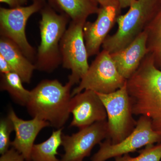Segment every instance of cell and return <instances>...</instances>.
<instances>
[{"label":"cell","mask_w":161,"mask_h":161,"mask_svg":"<svg viewBox=\"0 0 161 161\" xmlns=\"http://www.w3.org/2000/svg\"><path fill=\"white\" fill-rule=\"evenodd\" d=\"M133 115L150 119L153 130L161 135V70L148 53L127 80Z\"/></svg>","instance_id":"cell-1"},{"label":"cell","mask_w":161,"mask_h":161,"mask_svg":"<svg viewBox=\"0 0 161 161\" xmlns=\"http://www.w3.org/2000/svg\"><path fill=\"white\" fill-rule=\"evenodd\" d=\"M71 84L57 79L42 80L31 91L26 107L32 118L46 121L57 130L63 128L69 118Z\"/></svg>","instance_id":"cell-2"},{"label":"cell","mask_w":161,"mask_h":161,"mask_svg":"<svg viewBox=\"0 0 161 161\" xmlns=\"http://www.w3.org/2000/svg\"><path fill=\"white\" fill-rule=\"evenodd\" d=\"M40 21V42L34 64L36 69L51 73L61 64L60 44L70 19L58 14L50 6L41 9Z\"/></svg>","instance_id":"cell-3"},{"label":"cell","mask_w":161,"mask_h":161,"mask_svg":"<svg viewBox=\"0 0 161 161\" xmlns=\"http://www.w3.org/2000/svg\"><path fill=\"white\" fill-rule=\"evenodd\" d=\"M161 0H135L125 14L118 17V28L108 36L102 44L103 49L110 54L123 49L138 36L152 20Z\"/></svg>","instance_id":"cell-4"},{"label":"cell","mask_w":161,"mask_h":161,"mask_svg":"<svg viewBox=\"0 0 161 161\" xmlns=\"http://www.w3.org/2000/svg\"><path fill=\"white\" fill-rule=\"evenodd\" d=\"M96 93L106 110L108 127L107 139L112 144H118L132 133L137 124L132 116L127 82L122 87L112 93Z\"/></svg>","instance_id":"cell-5"},{"label":"cell","mask_w":161,"mask_h":161,"mask_svg":"<svg viewBox=\"0 0 161 161\" xmlns=\"http://www.w3.org/2000/svg\"><path fill=\"white\" fill-rule=\"evenodd\" d=\"M85 24L71 21L60 42L61 64L71 71L68 82L73 86L80 83L90 66L83 36Z\"/></svg>","instance_id":"cell-6"},{"label":"cell","mask_w":161,"mask_h":161,"mask_svg":"<svg viewBox=\"0 0 161 161\" xmlns=\"http://www.w3.org/2000/svg\"><path fill=\"white\" fill-rule=\"evenodd\" d=\"M127 80L118 72L111 54L103 49L91 64L78 86L72 91L71 96L86 90L109 94L122 87Z\"/></svg>","instance_id":"cell-7"},{"label":"cell","mask_w":161,"mask_h":161,"mask_svg":"<svg viewBox=\"0 0 161 161\" xmlns=\"http://www.w3.org/2000/svg\"><path fill=\"white\" fill-rule=\"evenodd\" d=\"M44 5L33 3L28 6L0 8V35L15 43L23 54L34 64L36 51L30 44L26 34V23L30 17L41 10Z\"/></svg>","instance_id":"cell-8"},{"label":"cell","mask_w":161,"mask_h":161,"mask_svg":"<svg viewBox=\"0 0 161 161\" xmlns=\"http://www.w3.org/2000/svg\"><path fill=\"white\" fill-rule=\"evenodd\" d=\"M161 143V135L152 128L151 120L141 116L134 130L118 144H112L106 139L99 145L98 152L92 156V161H106L108 159L135 152L137 149L154 143Z\"/></svg>","instance_id":"cell-9"},{"label":"cell","mask_w":161,"mask_h":161,"mask_svg":"<svg viewBox=\"0 0 161 161\" xmlns=\"http://www.w3.org/2000/svg\"><path fill=\"white\" fill-rule=\"evenodd\" d=\"M108 137L107 120L96 122L80 129L71 135L62 134V145L64 153L60 161H83L90 156L95 145Z\"/></svg>","instance_id":"cell-10"},{"label":"cell","mask_w":161,"mask_h":161,"mask_svg":"<svg viewBox=\"0 0 161 161\" xmlns=\"http://www.w3.org/2000/svg\"><path fill=\"white\" fill-rule=\"evenodd\" d=\"M121 9L117 0L101 6L95 21H86L84 24L83 36L89 57L99 53L101 47L121 15Z\"/></svg>","instance_id":"cell-11"},{"label":"cell","mask_w":161,"mask_h":161,"mask_svg":"<svg viewBox=\"0 0 161 161\" xmlns=\"http://www.w3.org/2000/svg\"><path fill=\"white\" fill-rule=\"evenodd\" d=\"M69 112L73 115L70 127L80 129L96 122L106 120L107 113L103 103L96 92L84 90L72 96Z\"/></svg>","instance_id":"cell-12"},{"label":"cell","mask_w":161,"mask_h":161,"mask_svg":"<svg viewBox=\"0 0 161 161\" xmlns=\"http://www.w3.org/2000/svg\"><path fill=\"white\" fill-rule=\"evenodd\" d=\"M7 115L13 123L15 133L11 147L21 153L26 161H30L32 149L36 138L43 129L51 126L50 124L37 118L24 120L18 117L12 108L9 109Z\"/></svg>","instance_id":"cell-13"},{"label":"cell","mask_w":161,"mask_h":161,"mask_svg":"<svg viewBox=\"0 0 161 161\" xmlns=\"http://www.w3.org/2000/svg\"><path fill=\"white\" fill-rule=\"evenodd\" d=\"M147 40V32L144 31L126 47L111 54L118 72L126 80L137 70L148 53Z\"/></svg>","instance_id":"cell-14"},{"label":"cell","mask_w":161,"mask_h":161,"mask_svg":"<svg viewBox=\"0 0 161 161\" xmlns=\"http://www.w3.org/2000/svg\"><path fill=\"white\" fill-rule=\"evenodd\" d=\"M0 54L8 61L12 71L21 77L23 83H30L36 66L15 43L8 38L1 36Z\"/></svg>","instance_id":"cell-15"},{"label":"cell","mask_w":161,"mask_h":161,"mask_svg":"<svg viewBox=\"0 0 161 161\" xmlns=\"http://www.w3.org/2000/svg\"><path fill=\"white\" fill-rule=\"evenodd\" d=\"M52 6L71 21L86 23L89 16L97 14L99 7L94 0H48Z\"/></svg>","instance_id":"cell-16"},{"label":"cell","mask_w":161,"mask_h":161,"mask_svg":"<svg viewBox=\"0 0 161 161\" xmlns=\"http://www.w3.org/2000/svg\"><path fill=\"white\" fill-rule=\"evenodd\" d=\"M63 128L53 131L46 141L34 144L32 149L30 161H60L57 158L58 149L62 145Z\"/></svg>","instance_id":"cell-17"},{"label":"cell","mask_w":161,"mask_h":161,"mask_svg":"<svg viewBox=\"0 0 161 161\" xmlns=\"http://www.w3.org/2000/svg\"><path fill=\"white\" fill-rule=\"evenodd\" d=\"M144 31L147 35V47L154 64L161 70V0L158 9Z\"/></svg>","instance_id":"cell-18"},{"label":"cell","mask_w":161,"mask_h":161,"mask_svg":"<svg viewBox=\"0 0 161 161\" xmlns=\"http://www.w3.org/2000/svg\"><path fill=\"white\" fill-rule=\"evenodd\" d=\"M1 91L8 92L15 103L26 106L29 100L31 91L23 86L21 77L14 72L1 75Z\"/></svg>","instance_id":"cell-19"},{"label":"cell","mask_w":161,"mask_h":161,"mask_svg":"<svg viewBox=\"0 0 161 161\" xmlns=\"http://www.w3.org/2000/svg\"><path fill=\"white\" fill-rule=\"evenodd\" d=\"M138 152L139 154L135 157H132L127 153L115 157V161H160L161 143L148 145Z\"/></svg>","instance_id":"cell-20"},{"label":"cell","mask_w":161,"mask_h":161,"mask_svg":"<svg viewBox=\"0 0 161 161\" xmlns=\"http://www.w3.org/2000/svg\"><path fill=\"white\" fill-rule=\"evenodd\" d=\"M14 131L13 123L9 116L2 117L0 120V153L4 154L11 147L10 134Z\"/></svg>","instance_id":"cell-21"},{"label":"cell","mask_w":161,"mask_h":161,"mask_svg":"<svg viewBox=\"0 0 161 161\" xmlns=\"http://www.w3.org/2000/svg\"><path fill=\"white\" fill-rule=\"evenodd\" d=\"M0 161H26L24 157L11 147L7 152L2 154L0 158Z\"/></svg>","instance_id":"cell-22"},{"label":"cell","mask_w":161,"mask_h":161,"mask_svg":"<svg viewBox=\"0 0 161 161\" xmlns=\"http://www.w3.org/2000/svg\"><path fill=\"white\" fill-rule=\"evenodd\" d=\"M13 72L8 61L2 55L0 54V73L1 75L8 74Z\"/></svg>","instance_id":"cell-23"},{"label":"cell","mask_w":161,"mask_h":161,"mask_svg":"<svg viewBox=\"0 0 161 161\" xmlns=\"http://www.w3.org/2000/svg\"><path fill=\"white\" fill-rule=\"evenodd\" d=\"M0 2L7 4L11 8H14L25 6L28 0H0Z\"/></svg>","instance_id":"cell-24"},{"label":"cell","mask_w":161,"mask_h":161,"mask_svg":"<svg viewBox=\"0 0 161 161\" xmlns=\"http://www.w3.org/2000/svg\"><path fill=\"white\" fill-rule=\"evenodd\" d=\"M121 9L130 7L135 0H117Z\"/></svg>","instance_id":"cell-25"},{"label":"cell","mask_w":161,"mask_h":161,"mask_svg":"<svg viewBox=\"0 0 161 161\" xmlns=\"http://www.w3.org/2000/svg\"><path fill=\"white\" fill-rule=\"evenodd\" d=\"M100 6H105L114 2L115 0H94Z\"/></svg>","instance_id":"cell-26"},{"label":"cell","mask_w":161,"mask_h":161,"mask_svg":"<svg viewBox=\"0 0 161 161\" xmlns=\"http://www.w3.org/2000/svg\"><path fill=\"white\" fill-rule=\"evenodd\" d=\"M33 1V3H42V4L44 5V0H32Z\"/></svg>","instance_id":"cell-27"}]
</instances>
